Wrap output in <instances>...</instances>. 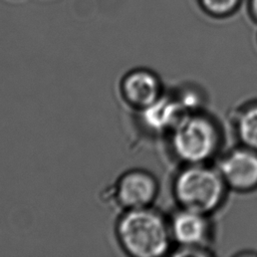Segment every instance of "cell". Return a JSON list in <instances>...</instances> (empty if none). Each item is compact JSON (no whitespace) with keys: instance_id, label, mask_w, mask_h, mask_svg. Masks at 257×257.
I'll return each instance as SVG.
<instances>
[{"instance_id":"obj_12","label":"cell","mask_w":257,"mask_h":257,"mask_svg":"<svg viewBox=\"0 0 257 257\" xmlns=\"http://www.w3.org/2000/svg\"><path fill=\"white\" fill-rule=\"evenodd\" d=\"M252 11L257 18V0H252Z\"/></svg>"},{"instance_id":"obj_10","label":"cell","mask_w":257,"mask_h":257,"mask_svg":"<svg viewBox=\"0 0 257 257\" xmlns=\"http://www.w3.org/2000/svg\"><path fill=\"white\" fill-rule=\"evenodd\" d=\"M177 99L182 105L186 113L202 110L203 95L202 92L196 88H185L177 95Z\"/></svg>"},{"instance_id":"obj_8","label":"cell","mask_w":257,"mask_h":257,"mask_svg":"<svg viewBox=\"0 0 257 257\" xmlns=\"http://www.w3.org/2000/svg\"><path fill=\"white\" fill-rule=\"evenodd\" d=\"M185 113L177 97L164 94L155 104L141 114L153 130L170 133Z\"/></svg>"},{"instance_id":"obj_6","label":"cell","mask_w":257,"mask_h":257,"mask_svg":"<svg viewBox=\"0 0 257 257\" xmlns=\"http://www.w3.org/2000/svg\"><path fill=\"white\" fill-rule=\"evenodd\" d=\"M217 168L229 190L247 193L257 189V151L240 145L228 151Z\"/></svg>"},{"instance_id":"obj_5","label":"cell","mask_w":257,"mask_h":257,"mask_svg":"<svg viewBox=\"0 0 257 257\" xmlns=\"http://www.w3.org/2000/svg\"><path fill=\"white\" fill-rule=\"evenodd\" d=\"M120 101L131 110L142 113L164 94L161 77L148 67H134L124 72L117 84Z\"/></svg>"},{"instance_id":"obj_7","label":"cell","mask_w":257,"mask_h":257,"mask_svg":"<svg viewBox=\"0 0 257 257\" xmlns=\"http://www.w3.org/2000/svg\"><path fill=\"white\" fill-rule=\"evenodd\" d=\"M173 242L179 247H208L212 234L208 215L179 208L169 218Z\"/></svg>"},{"instance_id":"obj_4","label":"cell","mask_w":257,"mask_h":257,"mask_svg":"<svg viewBox=\"0 0 257 257\" xmlns=\"http://www.w3.org/2000/svg\"><path fill=\"white\" fill-rule=\"evenodd\" d=\"M160 193L158 178L144 168L123 171L108 188L106 195L119 212L153 207Z\"/></svg>"},{"instance_id":"obj_9","label":"cell","mask_w":257,"mask_h":257,"mask_svg":"<svg viewBox=\"0 0 257 257\" xmlns=\"http://www.w3.org/2000/svg\"><path fill=\"white\" fill-rule=\"evenodd\" d=\"M235 130L242 146L257 151V101L244 105L237 112Z\"/></svg>"},{"instance_id":"obj_3","label":"cell","mask_w":257,"mask_h":257,"mask_svg":"<svg viewBox=\"0 0 257 257\" xmlns=\"http://www.w3.org/2000/svg\"><path fill=\"white\" fill-rule=\"evenodd\" d=\"M169 134L171 150L184 165L208 164L223 140L217 120L202 110L185 113Z\"/></svg>"},{"instance_id":"obj_2","label":"cell","mask_w":257,"mask_h":257,"mask_svg":"<svg viewBox=\"0 0 257 257\" xmlns=\"http://www.w3.org/2000/svg\"><path fill=\"white\" fill-rule=\"evenodd\" d=\"M228 187L218 168L208 164L184 165L176 174L172 192L179 208L210 216L225 202Z\"/></svg>"},{"instance_id":"obj_11","label":"cell","mask_w":257,"mask_h":257,"mask_svg":"<svg viewBox=\"0 0 257 257\" xmlns=\"http://www.w3.org/2000/svg\"><path fill=\"white\" fill-rule=\"evenodd\" d=\"M201 2L212 14L224 15L234 9L238 0H201Z\"/></svg>"},{"instance_id":"obj_1","label":"cell","mask_w":257,"mask_h":257,"mask_svg":"<svg viewBox=\"0 0 257 257\" xmlns=\"http://www.w3.org/2000/svg\"><path fill=\"white\" fill-rule=\"evenodd\" d=\"M114 237L120 250L132 257H161L174 244L169 218L153 207L119 212Z\"/></svg>"}]
</instances>
